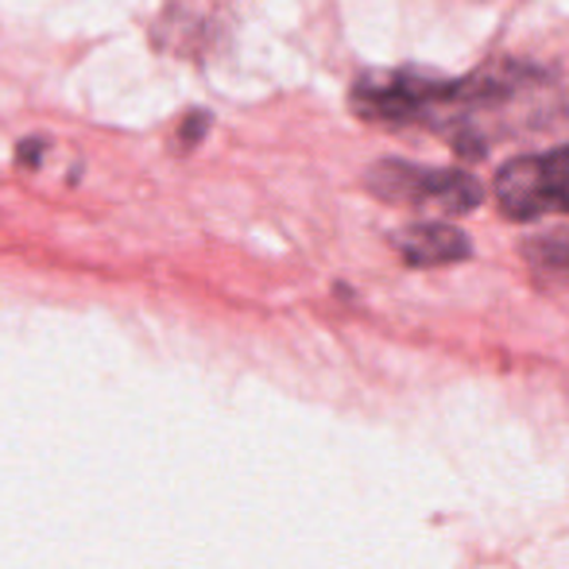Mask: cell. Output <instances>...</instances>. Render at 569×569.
I'll use <instances>...</instances> for the list:
<instances>
[{
  "mask_svg": "<svg viewBox=\"0 0 569 569\" xmlns=\"http://www.w3.org/2000/svg\"><path fill=\"white\" fill-rule=\"evenodd\" d=\"M523 256L531 263V271L542 283H555V279H569V226L539 232L523 244Z\"/></svg>",
  "mask_w": 569,
  "mask_h": 569,
  "instance_id": "obj_5",
  "label": "cell"
},
{
  "mask_svg": "<svg viewBox=\"0 0 569 569\" xmlns=\"http://www.w3.org/2000/svg\"><path fill=\"white\" fill-rule=\"evenodd\" d=\"M547 86V74L531 62H492L465 78H438L427 70H388L357 78L349 93L352 113L383 128H427L442 136L457 156H485L492 140L480 117L527 98Z\"/></svg>",
  "mask_w": 569,
  "mask_h": 569,
  "instance_id": "obj_1",
  "label": "cell"
},
{
  "mask_svg": "<svg viewBox=\"0 0 569 569\" xmlns=\"http://www.w3.org/2000/svg\"><path fill=\"white\" fill-rule=\"evenodd\" d=\"M496 206L508 221H539L550 213L569 218V143L542 156H519L496 171Z\"/></svg>",
  "mask_w": 569,
  "mask_h": 569,
  "instance_id": "obj_3",
  "label": "cell"
},
{
  "mask_svg": "<svg viewBox=\"0 0 569 569\" xmlns=\"http://www.w3.org/2000/svg\"><path fill=\"white\" fill-rule=\"evenodd\" d=\"M206 124H210V117H206V113H194V117H187V128H182V136H187V143H194L198 136L206 132Z\"/></svg>",
  "mask_w": 569,
  "mask_h": 569,
  "instance_id": "obj_6",
  "label": "cell"
},
{
  "mask_svg": "<svg viewBox=\"0 0 569 569\" xmlns=\"http://www.w3.org/2000/svg\"><path fill=\"white\" fill-rule=\"evenodd\" d=\"M368 194L388 206H403L415 213H442V218H465L485 202V187L469 171L453 167H419L407 159H380L365 174Z\"/></svg>",
  "mask_w": 569,
  "mask_h": 569,
  "instance_id": "obj_2",
  "label": "cell"
},
{
  "mask_svg": "<svg viewBox=\"0 0 569 569\" xmlns=\"http://www.w3.org/2000/svg\"><path fill=\"white\" fill-rule=\"evenodd\" d=\"M391 244L399 248L407 268H446L472 256L469 232L453 221H411L391 237Z\"/></svg>",
  "mask_w": 569,
  "mask_h": 569,
  "instance_id": "obj_4",
  "label": "cell"
}]
</instances>
